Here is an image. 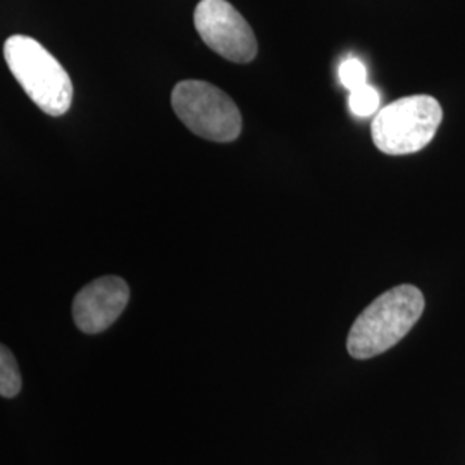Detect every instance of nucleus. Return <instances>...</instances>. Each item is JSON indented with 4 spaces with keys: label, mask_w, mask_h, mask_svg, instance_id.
<instances>
[{
    "label": "nucleus",
    "mask_w": 465,
    "mask_h": 465,
    "mask_svg": "<svg viewBox=\"0 0 465 465\" xmlns=\"http://www.w3.org/2000/svg\"><path fill=\"white\" fill-rule=\"evenodd\" d=\"M424 307V295L412 284L388 290L355 319L347 340L350 355L366 361L395 347L416 326Z\"/></svg>",
    "instance_id": "1"
},
{
    "label": "nucleus",
    "mask_w": 465,
    "mask_h": 465,
    "mask_svg": "<svg viewBox=\"0 0 465 465\" xmlns=\"http://www.w3.org/2000/svg\"><path fill=\"white\" fill-rule=\"evenodd\" d=\"M4 57L17 84L45 114L64 116L73 104V82L63 64L32 36L13 35Z\"/></svg>",
    "instance_id": "2"
},
{
    "label": "nucleus",
    "mask_w": 465,
    "mask_h": 465,
    "mask_svg": "<svg viewBox=\"0 0 465 465\" xmlns=\"http://www.w3.org/2000/svg\"><path fill=\"white\" fill-rule=\"evenodd\" d=\"M443 119L441 105L430 95H412L382 107L372 119V142L382 153L407 155L430 145Z\"/></svg>",
    "instance_id": "3"
},
{
    "label": "nucleus",
    "mask_w": 465,
    "mask_h": 465,
    "mask_svg": "<svg viewBox=\"0 0 465 465\" xmlns=\"http://www.w3.org/2000/svg\"><path fill=\"white\" fill-rule=\"evenodd\" d=\"M171 104L184 126L200 138L230 143L242 134V113L234 100L214 84L184 80L174 86Z\"/></svg>",
    "instance_id": "4"
},
{
    "label": "nucleus",
    "mask_w": 465,
    "mask_h": 465,
    "mask_svg": "<svg viewBox=\"0 0 465 465\" xmlns=\"http://www.w3.org/2000/svg\"><path fill=\"white\" fill-rule=\"evenodd\" d=\"M193 23L200 38L221 57L247 64L257 55V38L245 17L226 0H200Z\"/></svg>",
    "instance_id": "5"
},
{
    "label": "nucleus",
    "mask_w": 465,
    "mask_h": 465,
    "mask_svg": "<svg viewBox=\"0 0 465 465\" xmlns=\"http://www.w3.org/2000/svg\"><path fill=\"white\" fill-rule=\"evenodd\" d=\"M130 300V286L123 278L104 276L88 282L73 302V319L86 334L111 328Z\"/></svg>",
    "instance_id": "6"
},
{
    "label": "nucleus",
    "mask_w": 465,
    "mask_h": 465,
    "mask_svg": "<svg viewBox=\"0 0 465 465\" xmlns=\"http://www.w3.org/2000/svg\"><path fill=\"white\" fill-rule=\"evenodd\" d=\"M21 391V374L13 351L0 345V397L13 399Z\"/></svg>",
    "instance_id": "7"
},
{
    "label": "nucleus",
    "mask_w": 465,
    "mask_h": 465,
    "mask_svg": "<svg viewBox=\"0 0 465 465\" xmlns=\"http://www.w3.org/2000/svg\"><path fill=\"white\" fill-rule=\"evenodd\" d=\"M380 104H381L380 92L369 84H362L350 92V111L357 117H369L376 114L380 109Z\"/></svg>",
    "instance_id": "8"
},
{
    "label": "nucleus",
    "mask_w": 465,
    "mask_h": 465,
    "mask_svg": "<svg viewBox=\"0 0 465 465\" xmlns=\"http://www.w3.org/2000/svg\"><path fill=\"white\" fill-rule=\"evenodd\" d=\"M338 74H340L341 84L350 92L367 84V69L364 63L359 59H353V57L341 63Z\"/></svg>",
    "instance_id": "9"
}]
</instances>
